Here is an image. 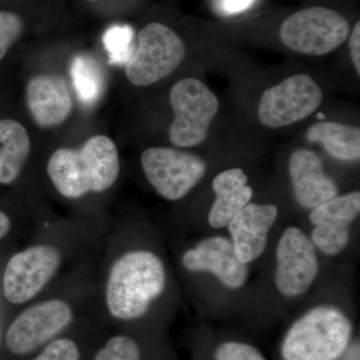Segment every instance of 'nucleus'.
Returning a JSON list of instances; mask_svg holds the SVG:
<instances>
[{
    "mask_svg": "<svg viewBox=\"0 0 360 360\" xmlns=\"http://www.w3.org/2000/svg\"><path fill=\"white\" fill-rule=\"evenodd\" d=\"M113 220L104 213L44 221L4 265L1 291L6 302L21 307L49 292L96 255Z\"/></svg>",
    "mask_w": 360,
    "mask_h": 360,
    "instance_id": "1",
    "label": "nucleus"
},
{
    "mask_svg": "<svg viewBox=\"0 0 360 360\" xmlns=\"http://www.w3.org/2000/svg\"><path fill=\"white\" fill-rule=\"evenodd\" d=\"M98 317L112 323L141 321L168 288L163 258L130 241L125 222L113 220L99 246L96 262Z\"/></svg>",
    "mask_w": 360,
    "mask_h": 360,
    "instance_id": "2",
    "label": "nucleus"
},
{
    "mask_svg": "<svg viewBox=\"0 0 360 360\" xmlns=\"http://www.w3.org/2000/svg\"><path fill=\"white\" fill-rule=\"evenodd\" d=\"M96 255L97 251L49 292L21 307L6 331V345L11 354H32L59 338L80 319L98 317Z\"/></svg>",
    "mask_w": 360,
    "mask_h": 360,
    "instance_id": "3",
    "label": "nucleus"
},
{
    "mask_svg": "<svg viewBox=\"0 0 360 360\" xmlns=\"http://www.w3.org/2000/svg\"><path fill=\"white\" fill-rule=\"evenodd\" d=\"M45 172L63 200L78 202L111 191L120 179L122 163L115 141L94 135L78 148L56 149Z\"/></svg>",
    "mask_w": 360,
    "mask_h": 360,
    "instance_id": "4",
    "label": "nucleus"
},
{
    "mask_svg": "<svg viewBox=\"0 0 360 360\" xmlns=\"http://www.w3.org/2000/svg\"><path fill=\"white\" fill-rule=\"evenodd\" d=\"M352 323L340 310L319 307L293 323L283 343L284 360H336L345 354Z\"/></svg>",
    "mask_w": 360,
    "mask_h": 360,
    "instance_id": "5",
    "label": "nucleus"
},
{
    "mask_svg": "<svg viewBox=\"0 0 360 360\" xmlns=\"http://www.w3.org/2000/svg\"><path fill=\"white\" fill-rule=\"evenodd\" d=\"M169 101L174 112L168 134L170 142L177 148L200 146L219 112L217 97L200 79L187 77L172 87Z\"/></svg>",
    "mask_w": 360,
    "mask_h": 360,
    "instance_id": "6",
    "label": "nucleus"
},
{
    "mask_svg": "<svg viewBox=\"0 0 360 360\" xmlns=\"http://www.w3.org/2000/svg\"><path fill=\"white\" fill-rule=\"evenodd\" d=\"M186 54V44L174 30L162 23H149L139 32V44L125 65V75L135 86H149L172 75Z\"/></svg>",
    "mask_w": 360,
    "mask_h": 360,
    "instance_id": "7",
    "label": "nucleus"
},
{
    "mask_svg": "<svg viewBox=\"0 0 360 360\" xmlns=\"http://www.w3.org/2000/svg\"><path fill=\"white\" fill-rule=\"evenodd\" d=\"M348 21L333 9L312 6L291 14L279 30L281 42L298 53L321 56L335 51L348 39Z\"/></svg>",
    "mask_w": 360,
    "mask_h": 360,
    "instance_id": "8",
    "label": "nucleus"
},
{
    "mask_svg": "<svg viewBox=\"0 0 360 360\" xmlns=\"http://www.w3.org/2000/svg\"><path fill=\"white\" fill-rule=\"evenodd\" d=\"M144 176L156 193L177 201L198 186L207 169L200 156L172 148H150L141 156Z\"/></svg>",
    "mask_w": 360,
    "mask_h": 360,
    "instance_id": "9",
    "label": "nucleus"
},
{
    "mask_svg": "<svg viewBox=\"0 0 360 360\" xmlns=\"http://www.w3.org/2000/svg\"><path fill=\"white\" fill-rule=\"evenodd\" d=\"M322 101L323 92L319 85L310 75L300 73L265 90L258 106V117L269 129L288 127L309 117Z\"/></svg>",
    "mask_w": 360,
    "mask_h": 360,
    "instance_id": "10",
    "label": "nucleus"
},
{
    "mask_svg": "<svg viewBox=\"0 0 360 360\" xmlns=\"http://www.w3.org/2000/svg\"><path fill=\"white\" fill-rule=\"evenodd\" d=\"M319 274V260L314 243L297 227L283 232L276 248V284L288 297L309 290Z\"/></svg>",
    "mask_w": 360,
    "mask_h": 360,
    "instance_id": "11",
    "label": "nucleus"
},
{
    "mask_svg": "<svg viewBox=\"0 0 360 360\" xmlns=\"http://www.w3.org/2000/svg\"><path fill=\"white\" fill-rule=\"evenodd\" d=\"M360 212L359 191L335 196L314 208L312 243L328 255H336L349 243V225Z\"/></svg>",
    "mask_w": 360,
    "mask_h": 360,
    "instance_id": "12",
    "label": "nucleus"
},
{
    "mask_svg": "<svg viewBox=\"0 0 360 360\" xmlns=\"http://www.w3.org/2000/svg\"><path fill=\"white\" fill-rule=\"evenodd\" d=\"M181 264L188 271L214 274L232 290L245 285L248 276V266L236 257L231 241L221 236L203 239L184 251Z\"/></svg>",
    "mask_w": 360,
    "mask_h": 360,
    "instance_id": "13",
    "label": "nucleus"
},
{
    "mask_svg": "<svg viewBox=\"0 0 360 360\" xmlns=\"http://www.w3.org/2000/svg\"><path fill=\"white\" fill-rule=\"evenodd\" d=\"M26 104L41 129L58 127L70 117L72 96L65 78L54 73L35 75L26 86Z\"/></svg>",
    "mask_w": 360,
    "mask_h": 360,
    "instance_id": "14",
    "label": "nucleus"
},
{
    "mask_svg": "<svg viewBox=\"0 0 360 360\" xmlns=\"http://www.w3.org/2000/svg\"><path fill=\"white\" fill-rule=\"evenodd\" d=\"M277 215L276 205L250 202L227 224L236 257L243 264H250L262 257Z\"/></svg>",
    "mask_w": 360,
    "mask_h": 360,
    "instance_id": "15",
    "label": "nucleus"
},
{
    "mask_svg": "<svg viewBox=\"0 0 360 360\" xmlns=\"http://www.w3.org/2000/svg\"><path fill=\"white\" fill-rule=\"evenodd\" d=\"M293 194L303 208H315L338 195L335 180L324 172L323 162L314 151L300 148L290 160Z\"/></svg>",
    "mask_w": 360,
    "mask_h": 360,
    "instance_id": "16",
    "label": "nucleus"
},
{
    "mask_svg": "<svg viewBox=\"0 0 360 360\" xmlns=\"http://www.w3.org/2000/svg\"><path fill=\"white\" fill-rule=\"evenodd\" d=\"M248 176L241 168H231L220 172L212 181L215 200L208 214V222L214 229L227 226L231 220L253 196Z\"/></svg>",
    "mask_w": 360,
    "mask_h": 360,
    "instance_id": "17",
    "label": "nucleus"
},
{
    "mask_svg": "<svg viewBox=\"0 0 360 360\" xmlns=\"http://www.w3.org/2000/svg\"><path fill=\"white\" fill-rule=\"evenodd\" d=\"M32 142L27 130L13 120H0V184L20 179L30 160Z\"/></svg>",
    "mask_w": 360,
    "mask_h": 360,
    "instance_id": "18",
    "label": "nucleus"
},
{
    "mask_svg": "<svg viewBox=\"0 0 360 360\" xmlns=\"http://www.w3.org/2000/svg\"><path fill=\"white\" fill-rule=\"evenodd\" d=\"M307 141L319 142L338 160L355 161L360 158V129L338 122H319L307 134Z\"/></svg>",
    "mask_w": 360,
    "mask_h": 360,
    "instance_id": "19",
    "label": "nucleus"
},
{
    "mask_svg": "<svg viewBox=\"0 0 360 360\" xmlns=\"http://www.w3.org/2000/svg\"><path fill=\"white\" fill-rule=\"evenodd\" d=\"M70 77L78 101L84 105L96 104L105 89V75L101 63L89 54H78L70 65Z\"/></svg>",
    "mask_w": 360,
    "mask_h": 360,
    "instance_id": "20",
    "label": "nucleus"
},
{
    "mask_svg": "<svg viewBox=\"0 0 360 360\" xmlns=\"http://www.w3.org/2000/svg\"><path fill=\"white\" fill-rule=\"evenodd\" d=\"M103 44L110 65H127L134 56V30L129 25H113L103 35Z\"/></svg>",
    "mask_w": 360,
    "mask_h": 360,
    "instance_id": "21",
    "label": "nucleus"
},
{
    "mask_svg": "<svg viewBox=\"0 0 360 360\" xmlns=\"http://www.w3.org/2000/svg\"><path fill=\"white\" fill-rule=\"evenodd\" d=\"M94 360H142L141 350L132 336L115 333L98 347Z\"/></svg>",
    "mask_w": 360,
    "mask_h": 360,
    "instance_id": "22",
    "label": "nucleus"
},
{
    "mask_svg": "<svg viewBox=\"0 0 360 360\" xmlns=\"http://www.w3.org/2000/svg\"><path fill=\"white\" fill-rule=\"evenodd\" d=\"M82 352L77 341L68 336H59L40 348L32 360H82Z\"/></svg>",
    "mask_w": 360,
    "mask_h": 360,
    "instance_id": "23",
    "label": "nucleus"
},
{
    "mask_svg": "<svg viewBox=\"0 0 360 360\" xmlns=\"http://www.w3.org/2000/svg\"><path fill=\"white\" fill-rule=\"evenodd\" d=\"M23 32L20 16L8 11H0V61L6 56L14 42Z\"/></svg>",
    "mask_w": 360,
    "mask_h": 360,
    "instance_id": "24",
    "label": "nucleus"
},
{
    "mask_svg": "<svg viewBox=\"0 0 360 360\" xmlns=\"http://www.w3.org/2000/svg\"><path fill=\"white\" fill-rule=\"evenodd\" d=\"M215 360H266L264 355L250 345L229 341L220 345L215 352Z\"/></svg>",
    "mask_w": 360,
    "mask_h": 360,
    "instance_id": "25",
    "label": "nucleus"
},
{
    "mask_svg": "<svg viewBox=\"0 0 360 360\" xmlns=\"http://www.w3.org/2000/svg\"><path fill=\"white\" fill-rule=\"evenodd\" d=\"M350 58L357 75H360V22L357 21L349 37Z\"/></svg>",
    "mask_w": 360,
    "mask_h": 360,
    "instance_id": "26",
    "label": "nucleus"
},
{
    "mask_svg": "<svg viewBox=\"0 0 360 360\" xmlns=\"http://www.w3.org/2000/svg\"><path fill=\"white\" fill-rule=\"evenodd\" d=\"M13 231L14 224L11 215L0 210V241L8 238Z\"/></svg>",
    "mask_w": 360,
    "mask_h": 360,
    "instance_id": "27",
    "label": "nucleus"
},
{
    "mask_svg": "<svg viewBox=\"0 0 360 360\" xmlns=\"http://www.w3.org/2000/svg\"><path fill=\"white\" fill-rule=\"evenodd\" d=\"M252 0H224V8L229 13H240L248 8Z\"/></svg>",
    "mask_w": 360,
    "mask_h": 360,
    "instance_id": "28",
    "label": "nucleus"
},
{
    "mask_svg": "<svg viewBox=\"0 0 360 360\" xmlns=\"http://www.w3.org/2000/svg\"><path fill=\"white\" fill-rule=\"evenodd\" d=\"M89 1H96V0H89Z\"/></svg>",
    "mask_w": 360,
    "mask_h": 360,
    "instance_id": "29",
    "label": "nucleus"
}]
</instances>
